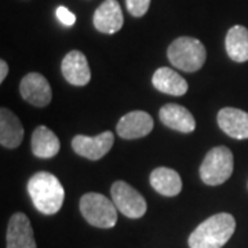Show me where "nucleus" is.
Listing matches in <instances>:
<instances>
[{
  "label": "nucleus",
  "mask_w": 248,
  "mask_h": 248,
  "mask_svg": "<svg viewBox=\"0 0 248 248\" xmlns=\"http://www.w3.org/2000/svg\"><path fill=\"white\" fill-rule=\"evenodd\" d=\"M94 27L97 28V31L112 35L119 32L123 27L124 18L123 11L120 9V4L117 3V0H105L94 13L93 17Z\"/></svg>",
  "instance_id": "9b49d317"
},
{
  "label": "nucleus",
  "mask_w": 248,
  "mask_h": 248,
  "mask_svg": "<svg viewBox=\"0 0 248 248\" xmlns=\"http://www.w3.org/2000/svg\"><path fill=\"white\" fill-rule=\"evenodd\" d=\"M151 185L160 195L174 197L182 190V179L175 170L159 167L152 171Z\"/></svg>",
  "instance_id": "f3484780"
},
{
  "label": "nucleus",
  "mask_w": 248,
  "mask_h": 248,
  "mask_svg": "<svg viewBox=\"0 0 248 248\" xmlns=\"http://www.w3.org/2000/svg\"><path fill=\"white\" fill-rule=\"evenodd\" d=\"M170 62L184 72H196L202 69L207 58L204 45L195 37L182 36L175 39L169 47Z\"/></svg>",
  "instance_id": "7ed1b4c3"
},
{
  "label": "nucleus",
  "mask_w": 248,
  "mask_h": 248,
  "mask_svg": "<svg viewBox=\"0 0 248 248\" xmlns=\"http://www.w3.org/2000/svg\"><path fill=\"white\" fill-rule=\"evenodd\" d=\"M117 207L113 200H109L101 193H86L80 199V213L90 225L110 229L117 222Z\"/></svg>",
  "instance_id": "20e7f679"
},
{
  "label": "nucleus",
  "mask_w": 248,
  "mask_h": 248,
  "mask_svg": "<svg viewBox=\"0 0 248 248\" xmlns=\"http://www.w3.org/2000/svg\"><path fill=\"white\" fill-rule=\"evenodd\" d=\"M61 71L65 80L73 86H86L91 79V71L87 58L78 50H72L71 53L65 55Z\"/></svg>",
  "instance_id": "f8f14e48"
},
{
  "label": "nucleus",
  "mask_w": 248,
  "mask_h": 248,
  "mask_svg": "<svg viewBox=\"0 0 248 248\" xmlns=\"http://www.w3.org/2000/svg\"><path fill=\"white\" fill-rule=\"evenodd\" d=\"M236 221L228 213L215 214L202 222L189 236L190 248H222L233 236Z\"/></svg>",
  "instance_id": "f03ea898"
},
{
  "label": "nucleus",
  "mask_w": 248,
  "mask_h": 248,
  "mask_svg": "<svg viewBox=\"0 0 248 248\" xmlns=\"http://www.w3.org/2000/svg\"><path fill=\"white\" fill-rule=\"evenodd\" d=\"M113 142H115V135L112 131H105L95 137L76 135L72 140V148L79 156H83L89 160H99L110 151Z\"/></svg>",
  "instance_id": "0eeeda50"
},
{
  "label": "nucleus",
  "mask_w": 248,
  "mask_h": 248,
  "mask_svg": "<svg viewBox=\"0 0 248 248\" xmlns=\"http://www.w3.org/2000/svg\"><path fill=\"white\" fill-rule=\"evenodd\" d=\"M9 73V65L6 63V61H0V81H4L6 76Z\"/></svg>",
  "instance_id": "4be33fe9"
},
{
  "label": "nucleus",
  "mask_w": 248,
  "mask_h": 248,
  "mask_svg": "<svg viewBox=\"0 0 248 248\" xmlns=\"http://www.w3.org/2000/svg\"><path fill=\"white\" fill-rule=\"evenodd\" d=\"M112 200L120 213L127 218L138 219L146 213V202L143 196L124 181H116L110 187Z\"/></svg>",
  "instance_id": "423d86ee"
},
{
  "label": "nucleus",
  "mask_w": 248,
  "mask_h": 248,
  "mask_svg": "<svg viewBox=\"0 0 248 248\" xmlns=\"http://www.w3.org/2000/svg\"><path fill=\"white\" fill-rule=\"evenodd\" d=\"M226 53L232 61H248V29L243 25H234L229 29L225 39Z\"/></svg>",
  "instance_id": "6ab92c4d"
},
{
  "label": "nucleus",
  "mask_w": 248,
  "mask_h": 248,
  "mask_svg": "<svg viewBox=\"0 0 248 248\" xmlns=\"http://www.w3.org/2000/svg\"><path fill=\"white\" fill-rule=\"evenodd\" d=\"M19 93L27 102L39 108L48 105L53 99V91L50 87V83L43 75L36 72L28 73L21 80Z\"/></svg>",
  "instance_id": "6e6552de"
},
{
  "label": "nucleus",
  "mask_w": 248,
  "mask_h": 248,
  "mask_svg": "<svg viewBox=\"0 0 248 248\" xmlns=\"http://www.w3.org/2000/svg\"><path fill=\"white\" fill-rule=\"evenodd\" d=\"M7 248H37L31 221L24 213H16L10 218Z\"/></svg>",
  "instance_id": "9d476101"
},
{
  "label": "nucleus",
  "mask_w": 248,
  "mask_h": 248,
  "mask_svg": "<svg viewBox=\"0 0 248 248\" xmlns=\"http://www.w3.org/2000/svg\"><path fill=\"white\" fill-rule=\"evenodd\" d=\"M152 83L155 89L159 90L160 93L175 97L184 95L187 91L186 80L171 68H159L152 78Z\"/></svg>",
  "instance_id": "dca6fc26"
},
{
  "label": "nucleus",
  "mask_w": 248,
  "mask_h": 248,
  "mask_svg": "<svg viewBox=\"0 0 248 248\" xmlns=\"http://www.w3.org/2000/svg\"><path fill=\"white\" fill-rule=\"evenodd\" d=\"M218 125L225 134L236 140L248 138V113L237 108H223L218 113Z\"/></svg>",
  "instance_id": "ddd939ff"
},
{
  "label": "nucleus",
  "mask_w": 248,
  "mask_h": 248,
  "mask_svg": "<svg viewBox=\"0 0 248 248\" xmlns=\"http://www.w3.org/2000/svg\"><path fill=\"white\" fill-rule=\"evenodd\" d=\"M28 193L39 213L54 215L61 210L65 190L58 178L50 172H37L28 181Z\"/></svg>",
  "instance_id": "f257e3e1"
},
{
  "label": "nucleus",
  "mask_w": 248,
  "mask_h": 248,
  "mask_svg": "<svg viewBox=\"0 0 248 248\" xmlns=\"http://www.w3.org/2000/svg\"><path fill=\"white\" fill-rule=\"evenodd\" d=\"M160 122L171 130L179 133H192L196 128V120L193 115L178 104H167L160 109Z\"/></svg>",
  "instance_id": "4468645a"
},
{
  "label": "nucleus",
  "mask_w": 248,
  "mask_h": 248,
  "mask_svg": "<svg viewBox=\"0 0 248 248\" xmlns=\"http://www.w3.org/2000/svg\"><path fill=\"white\" fill-rule=\"evenodd\" d=\"M32 152L39 159H51L60 152V140L46 125H39L32 134Z\"/></svg>",
  "instance_id": "a211bd4d"
},
{
  "label": "nucleus",
  "mask_w": 248,
  "mask_h": 248,
  "mask_svg": "<svg viewBox=\"0 0 248 248\" xmlns=\"http://www.w3.org/2000/svg\"><path fill=\"white\" fill-rule=\"evenodd\" d=\"M57 18L60 19V22L63 24L65 27H72L76 22V16L66 9V7H63V6H60L57 9Z\"/></svg>",
  "instance_id": "412c9836"
},
{
  "label": "nucleus",
  "mask_w": 248,
  "mask_h": 248,
  "mask_svg": "<svg viewBox=\"0 0 248 248\" xmlns=\"http://www.w3.org/2000/svg\"><path fill=\"white\" fill-rule=\"evenodd\" d=\"M153 130V119L149 113L134 110L124 115L116 125V131L120 138L137 140L143 138Z\"/></svg>",
  "instance_id": "1a4fd4ad"
},
{
  "label": "nucleus",
  "mask_w": 248,
  "mask_h": 248,
  "mask_svg": "<svg viewBox=\"0 0 248 248\" xmlns=\"http://www.w3.org/2000/svg\"><path fill=\"white\" fill-rule=\"evenodd\" d=\"M127 10L133 17H142L151 6V0H125Z\"/></svg>",
  "instance_id": "aec40b11"
},
{
  "label": "nucleus",
  "mask_w": 248,
  "mask_h": 248,
  "mask_svg": "<svg viewBox=\"0 0 248 248\" xmlns=\"http://www.w3.org/2000/svg\"><path fill=\"white\" fill-rule=\"evenodd\" d=\"M233 153L226 146H217L207 153L200 166V178L205 185L218 186L233 174Z\"/></svg>",
  "instance_id": "39448f33"
},
{
  "label": "nucleus",
  "mask_w": 248,
  "mask_h": 248,
  "mask_svg": "<svg viewBox=\"0 0 248 248\" xmlns=\"http://www.w3.org/2000/svg\"><path fill=\"white\" fill-rule=\"evenodd\" d=\"M24 140V127L11 110L0 109V143L3 148L14 149Z\"/></svg>",
  "instance_id": "2eb2a0df"
}]
</instances>
